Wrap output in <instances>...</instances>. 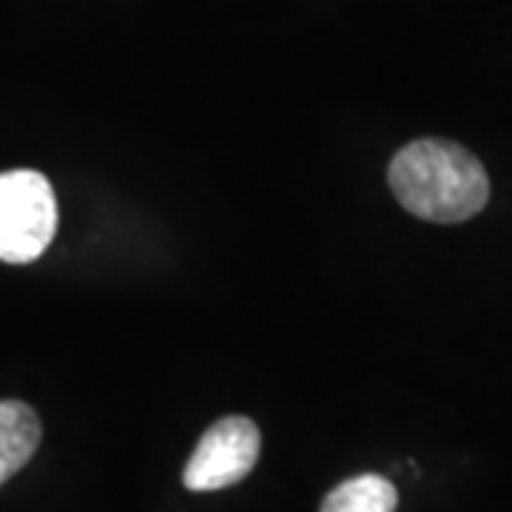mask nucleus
I'll use <instances>...</instances> for the list:
<instances>
[{
	"instance_id": "obj_1",
	"label": "nucleus",
	"mask_w": 512,
	"mask_h": 512,
	"mask_svg": "<svg viewBox=\"0 0 512 512\" xmlns=\"http://www.w3.org/2000/svg\"><path fill=\"white\" fill-rule=\"evenodd\" d=\"M390 188L413 217L453 225L490 200V177L473 151L450 140H416L393 157Z\"/></svg>"
},
{
	"instance_id": "obj_2",
	"label": "nucleus",
	"mask_w": 512,
	"mask_h": 512,
	"mask_svg": "<svg viewBox=\"0 0 512 512\" xmlns=\"http://www.w3.org/2000/svg\"><path fill=\"white\" fill-rule=\"evenodd\" d=\"M57 234L52 183L32 168L0 174V262L26 265L43 254Z\"/></svg>"
},
{
	"instance_id": "obj_3",
	"label": "nucleus",
	"mask_w": 512,
	"mask_h": 512,
	"mask_svg": "<svg viewBox=\"0 0 512 512\" xmlns=\"http://www.w3.org/2000/svg\"><path fill=\"white\" fill-rule=\"evenodd\" d=\"M259 427L245 416H225L214 421L188 458L183 484L191 493H217L234 487L259 461Z\"/></svg>"
},
{
	"instance_id": "obj_4",
	"label": "nucleus",
	"mask_w": 512,
	"mask_h": 512,
	"mask_svg": "<svg viewBox=\"0 0 512 512\" xmlns=\"http://www.w3.org/2000/svg\"><path fill=\"white\" fill-rule=\"evenodd\" d=\"M43 427L29 404L0 402V487L20 473L40 447Z\"/></svg>"
},
{
	"instance_id": "obj_5",
	"label": "nucleus",
	"mask_w": 512,
	"mask_h": 512,
	"mask_svg": "<svg viewBox=\"0 0 512 512\" xmlns=\"http://www.w3.org/2000/svg\"><path fill=\"white\" fill-rule=\"evenodd\" d=\"M399 493L384 476L365 473L333 487L319 512H396Z\"/></svg>"
}]
</instances>
